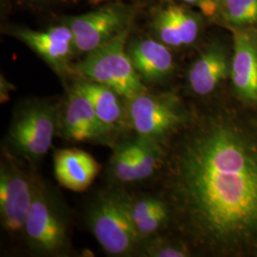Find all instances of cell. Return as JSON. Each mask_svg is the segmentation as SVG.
Returning a JSON list of instances; mask_svg holds the SVG:
<instances>
[{"label":"cell","instance_id":"cell-1","mask_svg":"<svg viewBox=\"0 0 257 257\" xmlns=\"http://www.w3.org/2000/svg\"><path fill=\"white\" fill-rule=\"evenodd\" d=\"M165 150L160 196L178 238L201 255H257L256 117L193 110Z\"/></svg>","mask_w":257,"mask_h":257},{"label":"cell","instance_id":"cell-2","mask_svg":"<svg viewBox=\"0 0 257 257\" xmlns=\"http://www.w3.org/2000/svg\"><path fill=\"white\" fill-rule=\"evenodd\" d=\"M24 242L39 256H67L71 252V220L55 190L38 175L24 230Z\"/></svg>","mask_w":257,"mask_h":257},{"label":"cell","instance_id":"cell-3","mask_svg":"<svg viewBox=\"0 0 257 257\" xmlns=\"http://www.w3.org/2000/svg\"><path fill=\"white\" fill-rule=\"evenodd\" d=\"M60 102L32 98L14 111L7 142L10 151L31 165L39 163L57 136Z\"/></svg>","mask_w":257,"mask_h":257},{"label":"cell","instance_id":"cell-4","mask_svg":"<svg viewBox=\"0 0 257 257\" xmlns=\"http://www.w3.org/2000/svg\"><path fill=\"white\" fill-rule=\"evenodd\" d=\"M128 128L136 138L166 147L190 119L191 111L174 92L147 89L126 100Z\"/></svg>","mask_w":257,"mask_h":257},{"label":"cell","instance_id":"cell-5","mask_svg":"<svg viewBox=\"0 0 257 257\" xmlns=\"http://www.w3.org/2000/svg\"><path fill=\"white\" fill-rule=\"evenodd\" d=\"M126 192L102 191L87 212V224L93 236L110 256H137L140 239L128 215Z\"/></svg>","mask_w":257,"mask_h":257},{"label":"cell","instance_id":"cell-6","mask_svg":"<svg viewBox=\"0 0 257 257\" xmlns=\"http://www.w3.org/2000/svg\"><path fill=\"white\" fill-rule=\"evenodd\" d=\"M132 30L84 55L74 65V76L108 86L126 100L145 92L147 86L139 77L126 50Z\"/></svg>","mask_w":257,"mask_h":257},{"label":"cell","instance_id":"cell-7","mask_svg":"<svg viewBox=\"0 0 257 257\" xmlns=\"http://www.w3.org/2000/svg\"><path fill=\"white\" fill-rule=\"evenodd\" d=\"M37 175L29 173L19 157L2 149L0 162V222L10 238L24 241L28 213L33 202Z\"/></svg>","mask_w":257,"mask_h":257},{"label":"cell","instance_id":"cell-8","mask_svg":"<svg viewBox=\"0 0 257 257\" xmlns=\"http://www.w3.org/2000/svg\"><path fill=\"white\" fill-rule=\"evenodd\" d=\"M135 18L133 5L114 0L86 14L63 17L60 21L72 30L79 55H87L133 29Z\"/></svg>","mask_w":257,"mask_h":257},{"label":"cell","instance_id":"cell-9","mask_svg":"<svg viewBox=\"0 0 257 257\" xmlns=\"http://www.w3.org/2000/svg\"><path fill=\"white\" fill-rule=\"evenodd\" d=\"M2 31L30 48L60 78L74 76V58L78 55L74 34L63 22L59 21L44 31L15 24L6 25Z\"/></svg>","mask_w":257,"mask_h":257},{"label":"cell","instance_id":"cell-10","mask_svg":"<svg viewBox=\"0 0 257 257\" xmlns=\"http://www.w3.org/2000/svg\"><path fill=\"white\" fill-rule=\"evenodd\" d=\"M57 135L73 142L110 145L92 102L73 85L60 102Z\"/></svg>","mask_w":257,"mask_h":257},{"label":"cell","instance_id":"cell-11","mask_svg":"<svg viewBox=\"0 0 257 257\" xmlns=\"http://www.w3.org/2000/svg\"><path fill=\"white\" fill-rule=\"evenodd\" d=\"M149 35L171 49H182L196 42L201 20L190 10L176 4L154 7L148 17Z\"/></svg>","mask_w":257,"mask_h":257},{"label":"cell","instance_id":"cell-12","mask_svg":"<svg viewBox=\"0 0 257 257\" xmlns=\"http://www.w3.org/2000/svg\"><path fill=\"white\" fill-rule=\"evenodd\" d=\"M126 50L145 85L163 83L175 72L172 49L149 34L133 36L131 33Z\"/></svg>","mask_w":257,"mask_h":257},{"label":"cell","instance_id":"cell-13","mask_svg":"<svg viewBox=\"0 0 257 257\" xmlns=\"http://www.w3.org/2000/svg\"><path fill=\"white\" fill-rule=\"evenodd\" d=\"M234 53L230 75L239 99L249 106H257V32L242 30L233 37Z\"/></svg>","mask_w":257,"mask_h":257},{"label":"cell","instance_id":"cell-14","mask_svg":"<svg viewBox=\"0 0 257 257\" xmlns=\"http://www.w3.org/2000/svg\"><path fill=\"white\" fill-rule=\"evenodd\" d=\"M72 85L92 102L103 131L112 145L113 139L128 127L126 99L110 87L82 77H77Z\"/></svg>","mask_w":257,"mask_h":257},{"label":"cell","instance_id":"cell-15","mask_svg":"<svg viewBox=\"0 0 257 257\" xmlns=\"http://www.w3.org/2000/svg\"><path fill=\"white\" fill-rule=\"evenodd\" d=\"M101 167L89 153L78 149L55 151L54 171L56 180L66 189L75 193L86 191Z\"/></svg>","mask_w":257,"mask_h":257},{"label":"cell","instance_id":"cell-16","mask_svg":"<svg viewBox=\"0 0 257 257\" xmlns=\"http://www.w3.org/2000/svg\"><path fill=\"white\" fill-rule=\"evenodd\" d=\"M128 215L140 239H146L161 233L170 226L171 215L165 200L159 195L126 193Z\"/></svg>","mask_w":257,"mask_h":257},{"label":"cell","instance_id":"cell-17","mask_svg":"<svg viewBox=\"0 0 257 257\" xmlns=\"http://www.w3.org/2000/svg\"><path fill=\"white\" fill-rule=\"evenodd\" d=\"M230 65L225 51L218 45L207 48L188 72V87L193 94L208 96L230 74Z\"/></svg>","mask_w":257,"mask_h":257},{"label":"cell","instance_id":"cell-18","mask_svg":"<svg viewBox=\"0 0 257 257\" xmlns=\"http://www.w3.org/2000/svg\"><path fill=\"white\" fill-rule=\"evenodd\" d=\"M109 172L110 177L118 183L138 182L136 156L131 140L115 146L110 158Z\"/></svg>","mask_w":257,"mask_h":257},{"label":"cell","instance_id":"cell-19","mask_svg":"<svg viewBox=\"0 0 257 257\" xmlns=\"http://www.w3.org/2000/svg\"><path fill=\"white\" fill-rule=\"evenodd\" d=\"M193 255V251L181 239L168 238L161 233L142 241L137 256L187 257Z\"/></svg>","mask_w":257,"mask_h":257},{"label":"cell","instance_id":"cell-20","mask_svg":"<svg viewBox=\"0 0 257 257\" xmlns=\"http://www.w3.org/2000/svg\"><path fill=\"white\" fill-rule=\"evenodd\" d=\"M223 12L231 24L257 23V0H224Z\"/></svg>","mask_w":257,"mask_h":257},{"label":"cell","instance_id":"cell-21","mask_svg":"<svg viewBox=\"0 0 257 257\" xmlns=\"http://www.w3.org/2000/svg\"><path fill=\"white\" fill-rule=\"evenodd\" d=\"M76 0H1V14L11 8L42 12L55 9L60 6L73 4Z\"/></svg>","mask_w":257,"mask_h":257},{"label":"cell","instance_id":"cell-22","mask_svg":"<svg viewBox=\"0 0 257 257\" xmlns=\"http://www.w3.org/2000/svg\"><path fill=\"white\" fill-rule=\"evenodd\" d=\"M0 93H1V102H6L9 97V92H12L15 87L12 83L9 82L3 75H1L0 79Z\"/></svg>","mask_w":257,"mask_h":257},{"label":"cell","instance_id":"cell-23","mask_svg":"<svg viewBox=\"0 0 257 257\" xmlns=\"http://www.w3.org/2000/svg\"><path fill=\"white\" fill-rule=\"evenodd\" d=\"M198 5L200 6L203 14L205 16H212L217 9V6L214 0H203Z\"/></svg>","mask_w":257,"mask_h":257},{"label":"cell","instance_id":"cell-24","mask_svg":"<svg viewBox=\"0 0 257 257\" xmlns=\"http://www.w3.org/2000/svg\"><path fill=\"white\" fill-rule=\"evenodd\" d=\"M110 1H114V0H90L92 5H99L104 2H110Z\"/></svg>","mask_w":257,"mask_h":257},{"label":"cell","instance_id":"cell-25","mask_svg":"<svg viewBox=\"0 0 257 257\" xmlns=\"http://www.w3.org/2000/svg\"><path fill=\"white\" fill-rule=\"evenodd\" d=\"M182 1L188 4H199L203 0H182Z\"/></svg>","mask_w":257,"mask_h":257}]
</instances>
